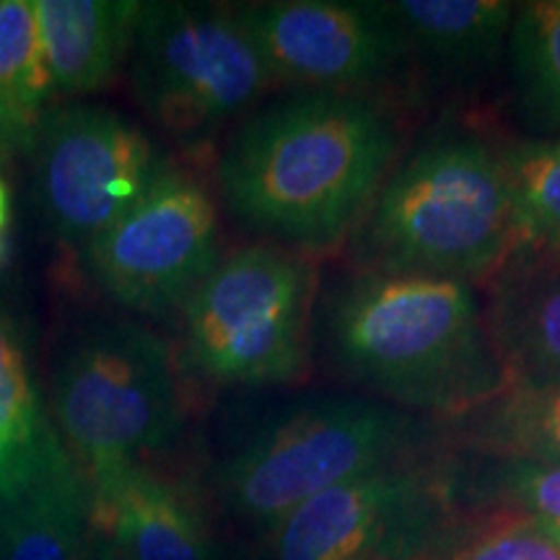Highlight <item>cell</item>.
Masks as SVG:
<instances>
[{"mask_svg": "<svg viewBox=\"0 0 560 560\" xmlns=\"http://www.w3.org/2000/svg\"><path fill=\"white\" fill-rule=\"evenodd\" d=\"M219 260L213 195L170 159L143 198L83 249L96 289L138 314L177 310Z\"/></svg>", "mask_w": 560, "mask_h": 560, "instance_id": "obj_9", "label": "cell"}, {"mask_svg": "<svg viewBox=\"0 0 560 560\" xmlns=\"http://www.w3.org/2000/svg\"><path fill=\"white\" fill-rule=\"evenodd\" d=\"M62 446L21 325L0 306V509L24 493Z\"/></svg>", "mask_w": 560, "mask_h": 560, "instance_id": "obj_16", "label": "cell"}, {"mask_svg": "<svg viewBox=\"0 0 560 560\" xmlns=\"http://www.w3.org/2000/svg\"><path fill=\"white\" fill-rule=\"evenodd\" d=\"M439 527L436 490L382 467L312 495L270 527L272 560H416Z\"/></svg>", "mask_w": 560, "mask_h": 560, "instance_id": "obj_11", "label": "cell"}, {"mask_svg": "<svg viewBox=\"0 0 560 560\" xmlns=\"http://www.w3.org/2000/svg\"><path fill=\"white\" fill-rule=\"evenodd\" d=\"M234 13L272 83L322 91L369 86L389 75L408 47L387 3L270 0L236 5Z\"/></svg>", "mask_w": 560, "mask_h": 560, "instance_id": "obj_10", "label": "cell"}, {"mask_svg": "<svg viewBox=\"0 0 560 560\" xmlns=\"http://www.w3.org/2000/svg\"><path fill=\"white\" fill-rule=\"evenodd\" d=\"M91 488L68 452L0 509V560H89Z\"/></svg>", "mask_w": 560, "mask_h": 560, "instance_id": "obj_15", "label": "cell"}, {"mask_svg": "<svg viewBox=\"0 0 560 560\" xmlns=\"http://www.w3.org/2000/svg\"><path fill=\"white\" fill-rule=\"evenodd\" d=\"M506 47L527 117L540 130L560 136V0L516 5Z\"/></svg>", "mask_w": 560, "mask_h": 560, "instance_id": "obj_19", "label": "cell"}, {"mask_svg": "<svg viewBox=\"0 0 560 560\" xmlns=\"http://www.w3.org/2000/svg\"><path fill=\"white\" fill-rule=\"evenodd\" d=\"M454 560H560V540L529 516L493 522Z\"/></svg>", "mask_w": 560, "mask_h": 560, "instance_id": "obj_22", "label": "cell"}, {"mask_svg": "<svg viewBox=\"0 0 560 560\" xmlns=\"http://www.w3.org/2000/svg\"><path fill=\"white\" fill-rule=\"evenodd\" d=\"M395 153L380 104L314 91L249 117L223 151L219 182L244 226L312 255L338 247L369 213Z\"/></svg>", "mask_w": 560, "mask_h": 560, "instance_id": "obj_1", "label": "cell"}, {"mask_svg": "<svg viewBox=\"0 0 560 560\" xmlns=\"http://www.w3.org/2000/svg\"><path fill=\"white\" fill-rule=\"evenodd\" d=\"M5 156H9V153H5L3 149H0V161H5Z\"/></svg>", "mask_w": 560, "mask_h": 560, "instance_id": "obj_26", "label": "cell"}, {"mask_svg": "<svg viewBox=\"0 0 560 560\" xmlns=\"http://www.w3.org/2000/svg\"><path fill=\"white\" fill-rule=\"evenodd\" d=\"M91 522L128 560H226L198 506L149 467L91 475Z\"/></svg>", "mask_w": 560, "mask_h": 560, "instance_id": "obj_12", "label": "cell"}, {"mask_svg": "<svg viewBox=\"0 0 560 560\" xmlns=\"http://www.w3.org/2000/svg\"><path fill=\"white\" fill-rule=\"evenodd\" d=\"M26 156L45 223L81 252L143 198L164 161L140 125L96 104L45 112Z\"/></svg>", "mask_w": 560, "mask_h": 560, "instance_id": "obj_8", "label": "cell"}, {"mask_svg": "<svg viewBox=\"0 0 560 560\" xmlns=\"http://www.w3.org/2000/svg\"><path fill=\"white\" fill-rule=\"evenodd\" d=\"M366 219V270L472 283L514 252L506 170L478 138H433L412 151Z\"/></svg>", "mask_w": 560, "mask_h": 560, "instance_id": "obj_3", "label": "cell"}, {"mask_svg": "<svg viewBox=\"0 0 560 560\" xmlns=\"http://www.w3.org/2000/svg\"><path fill=\"white\" fill-rule=\"evenodd\" d=\"M9 229H11V192L5 179L0 177V265L9 260Z\"/></svg>", "mask_w": 560, "mask_h": 560, "instance_id": "obj_25", "label": "cell"}, {"mask_svg": "<svg viewBox=\"0 0 560 560\" xmlns=\"http://www.w3.org/2000/svg\"><path fill=\"white\" fill-rule=\"evenodd\" d=\"M387 11L433 66L482 68L509 39L516 5L509 0H397Z\"/></svg>", "mask_w": 560, "mask_h": 560, "instance_id": "obj_17", "label": "cell"}, {"mask_svg": "<svg viewBox=\"0 0 560 560\" xmlns=\"http://www.w3.org/2000/svg\"><path fill=\"white\" fill-rule=\"evenodd\" d=\"M335 361L402 408L465 416L511 389L475 285L363 270L327 304Z\"/></svg>", "mask_w": 560, "mask_h": 560, "instance_id": "obj_2", "label": "cell"}, {"mask_svg": "<svg viewBox=\"0 0 560 560\" xmlns=\"http://www.w3.org/2000/svg\"><path fill=\"white\" fill-rule=\"evenodd\" d=\"M493 276L486 322L511 389L560 387V257L514 249Z\"/></svg>", "mask_w": 560, "mask_h": 560, "instance_id": "obj_13", "label": "cell"}, {"mask_svg": "<svg viewBox=\"0 0 560 560\" xmlns=\"http://www.w3.org/2000/svg\"><path fill=\"white\" fill-rule=\"evenodd\" d=\"M511 192L514 249L560 257V138L501 153Z\"/></svg>", "mask_w": 560, "mask_h": 560, "instance_id": "obj_20", "label": "cell"}, {"mask_svg": "<svg viewBox=\"0 0 560 560\" xmlns=\"http://www.w3.org/2000/svg\"><path fill=\"white\" fill-rule=\"evenodd\" d=\"M52 94L32 0H0V149L26 153Z\"/></svg>", "mask_w": 560, "mask_h": 560, "instance_id": "obj_18", "label": "cell"}, {"mask_svg": "<svg viewBox=\"0 0 560 560\" xmlns=\"http://www.w3.org/2000/svg\"><path fill=\"white\" fill-rule=\"evenodd\" d=\"M314 291V265L280 244L229 252L179 306L185 363L221 387L301 380Z\"/></svg>", "mask_w": 560, "mask_h": 560, "instance_id": "obj_4", "label": "cell"}, {"mask_svg": "<svg viewBox=\"0 0 560 560\" xmlns=\"http://www.w3.org/2000/svg\"><path fill=\"white\" fill-rule=\"evenodd\" d=\"M89 560H128V558H125L122 550L112 542L109 535H104V532L96 529L94 522H91Z\"/></svg>", "mask_w": 560, "mask_h": 560, "instance_id": "obj_24", "label": "cell"}, {"mask_svg": "<svg viewBox=\"0 0 560 560\" xmlns=\"http://www.w3.org/2000/svg\"><path fill=\"white\" fill-rule=\"evenodd\" d=\"M52 91L89 94L115 79L130 52L136 0H32Z\"/></svg>", "mask_w": 560, "mask_h": 560, "instance_id": "obj_14", "label": "cell"}, {"mask_svg": "<svg viewBox=\"0 0 560 560\" xmlns=\"http://www.w3.org/2000/svg\"><path fill=\"white\" fill-rule=\"evenodd\" d=\"M499 488L503 495L520 503L524 516L560 540V467L529 459H511L503 467Z\"/></svg>", "mask_w": 560, "mask_h": 560, "instance_id": "obj_23", "label": "cell"}, {"mask_svg": "<svg viewBox=\"0 0 560 560\" xmlns=\"http://www.w3.org/2000/svg\"><path fill=\"white\" fill-rule=\"evenodd\" d=\"M170 342L122 319H96L62 348L52 412L62 444L86 478L138 465L185 423Z\"/></svg>", "mask_w": 560, "mask_h": 560, "instance_id": "obj_5", "label": "cell"}, {"mask_svg": "<svg viewBox=\"0 0 560 560\" xmlns=\"http://www.w3.org/2000/svg\"><path fill=\"white\" fill-rule=\"evenodd\" d=\"M486 408L480 431L493 450L560 467V387L509 389Z\"/></svg>", "mask_w": 560, "mask_h": 560, "instance_id": "obj_21", "label": "cell"}, {"mask_svg": "<svg viewBox=\"0 0 560 560\" xmlns=\"http://www.w3.org/2000/svg\"><path fill=\"white\" fill-rule=\"evenodd\" d=\"M140 109L174 138H202L260 100L272 79L234 9L143 3L130 47Z\"/></svg>", "mask_w": 560, "mask_h": 560, "instance_id": "obj_7", "label": "cell"}, {"mask_svg": "<svg viewBox=\"0 0 560 560\" xmlns=\"http://www.w3.org/2000/svg\"><path fill=\"white\" fill-rule=\"evenodd\" d=\"M412 425L405 410L369 397H314L268 420L223 462V506L272 527L322 490L389 467Z\"/></svg>", "mask_w": 560, "mask_h": 560, "instance_id": "obj_6", "label": "cell"}]
</instances>
